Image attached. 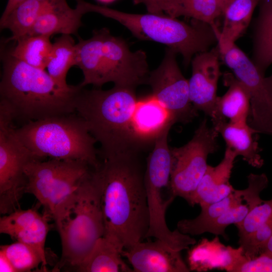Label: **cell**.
<instances>
[{
	"mask_svg": "<svg viewBox=\"0 0 272 272\" xmlns=\"http://www.w3.org/2000/svg\"><path fill=\"white\" fill-rule=\"evenodd\" d=\"M93 168L80 160H33L26 166L25 193L33 194L51 217L56 208Z\"/></svg>",
	"mask_w": 272,
	"mask_h": 272,
	"instance_id": "cell-9",
	"label": "cell"
},
{
	"mask_svg": "<svg viewBox=\"0 0 272 272\" xmlns=\"http://www.w3.org/2000/svg\"><path fill=\"white\" fill-rule=\"evenodd\" d=\"M135 5L144 4L148 13L163 14L173 18L182 16L181 0H132Z\"/></svg>",
	"mask_w": 272,
	"mask_h": 272,
	"instance_id": "cell-34",
	"label": "cell"
},
{
	"mask_svg": "<svg viewBox=\"0 0 272 272\" xmlns=\"http://www.w3.org/2000/svg\"><path fill=\"white\" fill-rule=\"evenodd\" d=\"M50 37L41 35H25L14 41L15 45L7 50L14 57L32 66L45 70L53 45Z\"/></svg>",
	"mask_w": 272,
	"mask_h": 272,
	"instance_id": "cell-27",
	"label": "cell"
},
{
	"mask_svg": "<svg viewBox=\"0 0 272 272\" xmlns=\"http://www.w3.org/2000/svg\"><path fill=\"white\" fill-rule=\"evenodd\" d=\"M213 127L221 134L227 147L241 156L244 160L253 167L260 168L263 160L259 153L257 139L254 134L257 132L247 122L232 123L224 119L213 120Z\"/></svg>",
	"mask_w": 272,
	"mask_h": 272,
	"instance_id": "cell-21",
	"label": "cell"
},
{
	"mask_svg": "<svg viewBox=\"0 0 272 272\" xmlns=\"http://www.w3.org/2000/svg\"><path fill=\"white\" fill-rule=\"evenodd\" d=\"M139 153L130 151L100 156L102 160L96 168L102 188L103 236L118 240L124 248L142 241L149 229L145 170Z\"/></svg>",
	"mask_w": 272,
	"mask_h": 272,
	"instance_id": "cell-1",
	"label": "cell"
},
{
	"mask_svg": "<svg viewBox=\"0 0 272 272\" xmlns=\"http://www.w3.org/2000/svg\"><path fill=\"white\" fill-rule=\"evenodd\" d=\"M34 160L18 137L14 124L0 123V212L8 214L16 209L25 193V168Z\"/></svg>",
	"mask_w": 272,
	"mask_h": 272,
	"instance_id": "cell-12",
	"label": "cell"
},
{
	"mask_svg": "<svg viewBox=\"0 0 272 272\" xmlns=\"http://www.w3.org/2000/svg\"><path fill=\"white\" fill-rule=\"evenodd\" d=\"M234 0H217L222 10V14L227 6Z\"/></svg>",
	"mask_w": 272,
	"mask_h": 272,
	"instance_id": "cell-39",
	"label": "cell"
},
{
	"mask_svg": "<svg viewBox=\"0 0 272 272\" xmlns=\"http://www.w3.org/2000/svg\"><path fill=\"white\" fill-rule=\"evenodd\" d=\"M261 253L272 255V236L264 247Z\"/></svg>",
	"mask_w": 272,
	"mask_h": 272,
	"instance_id": "cell-38",
	"label": "cell"
},
{
	"mask_svg": "<svg viewBox=\"0 0 272 272\" xmlns=\"http://www.w3.org/2000/svg\"><path fill=\"white\" fill-rule=\"evenodd\" d=\"M57 1L25 0L19 4L0 21L1 29H8L12 32V36L5 42L14 41L27 34L42 13Z\"/></svg>",
	"mask_w": 272,
	"mask_h": 272,
	"instance_id": "cell-25",
	"label": "cell"
},
{
	"mask_svg": "<svg viewBox=\"0 0 272 272\" xmlns=\"http://www.w3.org/2000/svg\"><path fill=\"white\" fill-rule=\"evenodd\" d=\"M263 201L262 199L251 200L233 207L216 219L201 226L196 231L195 235L209 232L216 235H221L224 239H228L225 233L226 228L231 224L235 225L242 222L253 208Z\"/></svg>",
	"mask_w": 272,
	"mask_h": 272,
	"instance_id": "cell-30",
	"label": "cell"
},
{
	"mask_svg": "<svg viewBox=\"0 0 272 272\" xmlns=\"http://www.w3.org/2000/svg\"><path fill=\"white\" fill-rule=\"evenodd\" d=\"M98 1L103 3H109L113 2V1L115 0H98Z\"/></svg>",
	"mask_w": 272,
	"mask_h": 272,
	"instance_id": "cell-40",
	"label": "cell"
},
{
	"mask_svg": "<svg viewBox=\"0 0 272 272\" xmlns=\"http://www.w3.org/2000/svg\"><path fill=\"white\" fill-rule=\"evenodd\" d=\"M262 1L256 26L252 61L265 74L272 64V1Z\"/></svg>",
	"mask_w": 272,
	"mask_h": 272,
	"instance_id": "cell-26",
	"label": "cell"
},
{
	"mask_svg": "<svg viewBox=\"0 0 272 272\" xmlns=\"http://www.w3.org/2000/svg\"><path fill=\"white\" fill-rule=\"evenodd\" d=\"M134 90L116 86L108 90L84 87L81 90L76 111L100 144L99 156L139 152L129 135L140 102Z\"/></svg>",
	"mask_w": 272,
	"mask_h": 272,
	"instance_id": "cell-5",
	"label": "cell"
},
{
	"mask_svg": "<svg viewBox=\"0 0 272 272\" xmlns=\"http://www.w3.org/2000/svg\"><path fill=\"white\" fill-rule=\"evenodd\" d=\"M247 179L248 185L246 188L234 189L222 199L200 206L201 212L197 217L179 221L177 229L183 234L195 235L201 226L216 219L228 210L249 200L260 199V192L268 184L267 176L264 173H250L247 176Z\"/></svg>",
	"mask_w": 272,
	"mask_h": 272,
	"instance_id": "cell-16",
	"label": "cell"
},
{
	"mask_svg": "<svg viewBox=\"0 0 272 272\" xmlns=\"http://www.w3.org/2000/svg\"><path fill=\"white\" fill-rule=\"evenodd\" d=\"M237 154L231 149H226L222 161L216 166L208 165L189 202L200 206L218 201L233 190L229 180Z\"/></svg>",
	"mask_w": 272,
	"mask_h": 272,
	"instance_id": "cell-19",
	"label": "cell"
},
{
	"mask_svg": "<svg viewBox=\"0 0 272 272\" xmlns=\"http://www.w3.org/2000/svg\"><path fill=\"white\" fill-rule=\"evenodd\" d=\"M218 135L214 127H209L205 118L186 144L171 148L172 165L169 188L174 197L180 196L189 203L207 169L209 155L218 148Z\"/></svg>",
	"mask_w": 272,
	"mask_h": 272,
	"instance_id": "cell-10",
	"label": "cell"
},
{
	"mask_svg": "<svg viewBox=\"0 0 272 272\" xmlns=\"http://www.w3.org/2000/svg\"><path fill=\"white\" fill-rule=\"evenodd\" d=\"M234 272H272V255L261 253L253 258L246 259Z\"/></svg>",
	"mask_w": 272,
	"mask_h": 272,
	"instance_id": "cell-35",
	"label": "cell"
},
{
	"mask_svg": "<svg viewBox=\"0 0 272 272\" xmlns=\"http://www.w3.org/2000/svg\"><path fill=\"white\" fill-rule=\"evenodd\" d=\"M272 236V221L260 227L246 237L239 239V244L248 259L259 255Z\"/></svg>",
	"mask_w": 272,
	"mask_h": 272,
	"instance_id": "cell-33",
	"label": "cell"
},
{
	"mask_svg": "<svg viewBox=\"0 0 272 272\" xmlns=\"http://www.w3.org/2000/svg\"><path fill=\"white\" fill-rule=\"evenodd\" d=\"M124 248L118 240L103 236L96 242L90 254L74 270L80 272H131L122 259Z\"/></svg>",
	"mask_w": 272,
	"mask_h": 272,
	"instance_id": "cell-22",
	"label": "cell"
},
{
	"mask_svg": "<svg viewBox=\"0 0 272 272\" xmlns=\"http://www.w3.org/2000/svg\"><path fill=\"white\" fill-rule=\"evenodd\" d=\"M85 14L77 4L75 9L70 7L66 0H58L46 8L38 18L26 35L51 36L54 34L78 35L82 25L81 18Z\"/></svg>",
	"mask_w": 272,
	"mask_h": 272,
	"instance_id": "cell-20",
	"label": "cell"
},
{
	"mask_svg": "<svg viewBox=\"0 0 272 272\" xmlns=\"http://www.w3.org/2000/svg\"><path fill=\"white\" fill-rule=\"evenodd\" d=\"M16 132L34 160H80L93 168L100 164L97 141L78 114L29 121L16 128Z\"/></svg>",
	"mask_w": 272,
	"mask_h": 272,
	"instance_id": "cell-7",
	"label": "cell"
},
{
	"mask_svg": "<svg viewBox=\"0 0 272 272\" xmlns=\"http://www.w3.org/2000/svg\"><path fill=\"white\" fill-rule=\"evenodd\" d=\"M76 1L85 14L98 13L117 21L138 39L166 45L182 54L186 65L194 54L208 51L217 40L215 29L197 20L192 19L188 24L163 14L128 13L84 0Z\"/></svg>",
	"mask_w": 272,
	"mask_h": 272,
	"instance_id": "cell-6",
	"label": "cell"
},
{
	"mask_svg": "<svg viewBox=\"0 0 272 272\" xmlns=\"http://www.w3.org/2000/svg\"><path fill=\"white\" fill-rule=\"evenodd\" d=\"M227 92L218 97L215 114L212 120L228 119L232 123L247 122L250 113V96L245 87L230 73L224 76Z\"/></svg>",
	"mask_w": 272,
	"mask_h": 272,
	"instance_id": "cell-23",
	"label": "cell"
},
{
	"mask_svg": "<svg viewBox=\"0 0 272 272\" xmlns=\"http://www.w3.org/2000/svg\"><path fill=\"white\" fill-rule=\"evenodd\" d=\"M101 196L100 180L93 168L78 187L56 208L51 217L60 237L62 252L53 271L66 267L74 270L103 236L105 226Z\"/></svg>",
	"mask_w": 272,
	"mask_h": 272,
	"instance_id": "cell-3",
	"label": "cell"
},
{
	"mask_svg": "<svg viewBox=\"0 0 272 272\" xmlns=\"http://www.w3.org/2000/svg\"><path fill=\"white\" fill-rule=\"evenodd\" d=\"M193 246L187 252L190 270L205 271L217 268L234 272L246 259L241 247L226 246L220 242L218 236L212 240L202 239Z\"/></svg>",
	"mask_w": 272,
	"mask_h": 272,
	"instance_id": "cell-18",
	"label": "cell"
},
{
	"mask_svg": "<svg viewBox=\"0 0 272 272\" xmlns=\"http://www.w3.org/2000/svg\"><path fill=\"white\" fill-rule=\"evenodd\" d=\"M78 39L75 65L83 74L82 87L100 88L112 82L135 89L147 83L150 72L144 51H130L123 39L113 36L106 28L93 31L88 39Z\"/></svg>",
	"mask_w": 272,
	"mask_h": 272,
	"instance_id": "cell-4",
	"label": "cell"
},
{
	"mask_svg": "<svg viewBox=\"0 0 272 272\" xmlns=\"http://www.w3.org/2000/svg\"><path fill=\"white\" fill-rule=\"evenodd\" d=\"M172 165V157L168 136L163 134L156 139L147 159L144 180L149 225L146 238H156L181 251L188 249L189 246L195 244L196 241L177 229L171 231L166 222L167 208L174 199H164V189L169 188Z\"/></svg>",
	"mask_w": 272,
	"mask_h": 272,
	"instance_id": "cell-8",
	"label": "cell"
},
{
	"mask_svg": "<svg viewBox=\"0 0 272 272\" xmlns=\"http://www.w3.org/2000/svg\"><path fill=\"white\" fill-rule=\"evenodd\" d=\"M271 221L272 198L255 206L242 222L235 225L238 229L239 239H241Z\"/></svg>",
	"mask_w": 272,
	"mask_h": 272,
	"instance_id": "cell-32",
	"label": "cell"
},
{
	"mask_svg": "<svg viewBox=\"0 0 272 272\" xmlns=\"http://www.w3.org/2000/svg\"><path fill=\"white\" fill-rule=\"evenodd\" d=\"M259 0H234L224 11L222 30L217 35L220 53L224 51L240 36L248 27Z\"/></svg>",
	"mask_w": 272,
	"mask_h": 272,
	"instance_id": "cell-24",
	"label": "cell"
},
{
	"mask_svg": "<svg viewBox=\"0 0 272 272\" xmlns=\"http://www.w3.org/2000/svg\"><path fill=\"white\" fill-rule=\"evenodd\" d=\"M25 1V0H8L5 10L2 14L0 21L6 19L16 7Z\"/></svg>",
	"mask_w": 272,
	"mask_h": 272,
	"instance_id": "cell-37",
	"label": "cell"
},
{
	"mask_svg": "<svg viewBox=\"0 0 272 272\" xmlns=\"http://www.w3.org/2000/svg\"><path fill=\"white\" fill-rule=\"evenodd\" d=\"M3 72L1 100L15 119L27 122L76 112V102L83 88L60 86L45 70L32 66L1 50Z\"/></svg>",
	"mask_w": 272,
	"mask_h": 272,
	"instance_id": "cell-2",
	"label": "cell"
},
{
	"mask_svg": "<svg viewBox=\"0 0 272 272\" xmlns=\"http://www.w3.org/2000/svg\"><path fill=\"white\" fill-rule=\"evenodd\" d=\"M183 16L210 24L215 29L216 19L222 10L217 0H181Z\"/></svg>",
	"mask_w": 272,
	"mask_h": 272,
	"instance_id": "cell-31",
	"label": "cell"
},
{
	"mask_svg": "<svg viewBox=\"0 0 272 272\" xmlns=\"http://www.w3.org/2000/svg\"><path fill=\"white\" fill-rule=\"evenodd\" d=\"M220 53L249 93V125L257 133L272 135V74L265 77L235 43Z\"/></svg>",
	"mask_w": 272,
	"mask_h": 272,
	"instance_id": "cell-11",
	"label": "cell"
},
{
	"mask_svg": "<svg viewBox=\"0 0 272 272\" xmlns=\"http://www.w3.org/2000/svg\"><path fill=\"white\" fill-rule=\"evenodd\" d=\"M180 251L163 241L139 242L124 248L122 255L131 265L134 272H188Z\"/></svg>",
	"mask_w": 272,
	"mask_h": 272,
	"instance_id": "cell-15",
	"label": "cell"
},
{
	"mask_svg": "<svg viewBox=\"0 0 272 272\" xmlns=\"http://www.w3.org/2000/svg\"><path fill=\"white\" fill-rule=\"evenodd\" d=\"M265 1H272V0H265Z\"/></svg>",
	"mask_w": 272,
	"mask_h": 272,
	"instance_id": "cell-41",
	"label": "cell"
},
{
	"mask_svg": "<svg viewBox=\"0 0 272 272\" xmlns=\"http://www.w3.org/2000/svg\"><path fill=\"white\" fill-rule=\"evenodd\" d=\"M219 47L197 53L192 60V75L188 80L190 101L197 111L213 118L218 96L217 89L220 76Z\"/></svg>",
	"mask_w": 272,
	"mask_h": 272,
	"instance_id": "cell-14",
	"label": "cell"
},
{
	"mask_svg": "<svg viewBox=\"0 0 272 272\" xmlns=\"http://www.w3.org/2000/svg\"><path fill=\"white\" fill-rule=\"evenodd\" d=\"M49 217L35 209H17L1 218L0 233L32 246L47 260L45 243L49 230Z\"/></svg>",
	"mask_w": 272,
	"mask_h": 272,
	"instance_id": "cell-17",
	"label": "cell"
},
{
	"mask_svg": "<svg viewBox=\"0 0 272 272\" xmlns=\"http://www.w3.org/2000/svg\"><path fill=\"white\" fill-rule=\"evenodd\" d=\"M177 53L167 47L159 66L150 73L147 84L152 95L168 112L175 122L187 123L196 116L189 97L188 80L182 75Z\"/></svg>",
	"mask_w": 272,
	"mask_h": 272,
	"instance_id": "cell-13",
	"label": "cell"
},
{
	"mask_svg": "<svg viewBox=\"0 0 272 272\" xmlns=\"http://www.w3.org/2000/svg\"><path fill=\"white\" fill-rule=\"evenodd\" d=\"M0 251L9 260L15 272L30 271L41 264L46 270L47 260L34 248L25 243L16 242L1 246Z\"/></svg>",
	"mask_w": 272,
	"mask_h": 272,
	"instance_id": "cell-29",
	"label": "cell"
},
{
	"mask_svg": "<svg viewBox=\"0 0 272 272\" xmlns=\"http://www.w3.org/2000/svg\"><path fill=\"white\" fill-rule=\"evenodd\" d=\"M0 271L15 272V270L7 257L0 251Z\"/></svg>",
	"mask_w": 272,
	"mask_h": 272,
	"instance_id": "cell-36",
	"label": "cell"
},
{
	"mask_svg": "<svg viewBox=\"0 0 272 272\" xmlns=\"http://www.w3.org/2000/svg\"><path fill=\"white\" fill-rule=\"evenodd\" d=\"M76 43L71 35H61L52 45L46 66L47 72L60 86L68 89L66 78L70 69L75 65Z\"/></svg>",
	"mask_w": 272,
	"mask_h": 272,
	"instance_id": "cell-28",
	"label": "cell"
}]
</instances>
